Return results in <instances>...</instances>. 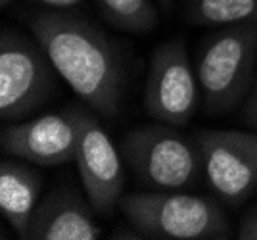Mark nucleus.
Masks as SVG:
<instances>
[{
  "instance_id": "nucleus-2",
  "label": "nucleus",
  "mask_w": 257,
  "mask_h": 240,
  "mask_svg": "<svg viewBox=\"0 0 257 240\" xmlns=\"http://www.w3.org/2000/svg\"><path fill=\"white\" fill-rule=\"evenodd\" d=\"M119 207L128 225L146 238L225 240L232 236L226 211L207 196L154 188L125 194Z\"/></svg>"
},
{
  "instance_id": "nucleus-17",
  "label": "nucleus",
  "mask_w": 257,
  "mask_h": 240,
  "mask_svg": "<svg viewBox=\"0 0 257 240\" xmlns=\"http://www.w3.org/2000/svg\"><path fill=\"white\" fill-rule=\"evenodd\" d=\"M158 2H160L161 6H171L173 4V0H158Z\"/></svg>"
},
{
  "instance_id": "nucleus-4",
  "label": "nucleus",
  "mask_w": 257,
  "mask_h": 240,
  "mask_svg": "<svg viewBox=\"0 0 257 240\" xmlns=\"http://www.w3.org/2000/svg\"><path fill=\"white\" fill-rule=\"evenodd\" d=\"M119 150L142 185L156 190H181L204 175L196 139L184 137L175 125H139L125 133Z\"/></svg>"
},
{
  "instance_id": "nucleus-16",
  "label": "nucleus",
  "mask_w": 257,
  "mask_h": 240,
  "mask_svg": "<svg viewBox=\"0 0 257 240\" xmlns=\"http://www.w3.org/2000/svg\"><path fill=\"white\" fill-rule=\"evenodd\" d=\"M39 2L44 6H50L54 10H65V8H71V6L79 4L81 0H39Z\"/></svg>"
},
{
  "instance_id": "nucleus-7",
  "label": "nucleus",
  "mask_w": 257,
  "mask_h": 240,
  "mask_svg": "<svg viewBox=\"0 0 257 240\" xmlns=\"http://www.w3.org/2000/svg\"><path fill=\"white\" fill-rule=\"evenodd\" d=\"M77 123L75 162L86 200L98 215L109 217L125 196L123 154L100 121L85 108L69 109Z\"/></svg>"
},
{
  "instance_id": "nucleus-11",
  "label": "nucleus",
  "mask_w": 257,
  "mask_h": 240,
  "mask_svg": "<svg viewBox=\"0 0 257 240\" xmlns=\"http://www.w3.org/2000/svg\"><path fill=\"white\" fill-rule=\"evenodd\" d=\"M33 165L12 156L0 164V211L23 240H29L31 221L44 185L43 173Z\"/></svg>"
},
{
  "instance_id": "nucleus-1",
  "label": "nucleus",
  "mask_w": 257,
  "mask_h": 240,
  "mask_svg": "<svg viewBox=\"0 0 257 240\" xmlns=\"http://www.w3.org/2000/svg\"><path fill=\"white\" fill-rule=\"evenodd\" d=\"M33 39L79 98L106 115L123 104V62L113 41L81 16L50 10L27 18Z\"/></svg>"
},
{
  "instance_id": "nucleus-14",
  "label": "nucleus",
  "mask_w": 257,
  "mask_h": 240,
  "mask_svg": "<svg viewBox=\"0 0 257 240\" xmlns=\"http://www.w3.org/2000/svg\"><path fill=\"white\" fill-rule=\"evenodd\" d=\"M236 234L240 240H257V206L249 207L242 215Z\"/></svg>"
},
{
  "instance_id": "nucleus-6",
  "label": "nucleus",
  "mask_w": 257,
  "mask_h": 240,
  "mask_svg": "<svg viewBox=\"0 0 257 240\" xmlns=\"http://www.w3.org/2000/svg\"><path fill=\"white\" fill-rule=\"evenodd\" d=\"M142 102L152 119L175 127L188 125L196 115L202 92L182 39L161 43L154 50Z\"/></svg>"
},
{
  "instance_id": "nucleus-9",
  "label": "nucleus",
  "mask_w": 257,
  "mask_h": 240,
  "mask_svg": "<svg viewBox=\"0 0 257 240\" xmlns=\"http://www.w3.org/2000/svg\"><path fill=\"white\" fill-rule=\"evenodd\" d=\"M2 152L41 167L75 160L77 123L73 113H46L33 119L14 121L0 133Z\"/></svg>"
},
{
  "instance_id": "nucleus-10",
  "label": "nucleus",
  "mask_w": 257,
  "mask_h": 240,
  "mask_svg": "<svg viewBox=\"0 0 257 240\" xmlns=\"http://www.w3.org/2000/svg\"><path fill=\"white\" fill-rule=\"evenodd\" d=\"M94 207L69 188H54L39 202L29 240H98Z\"/></svg>"
},
{
  "instance_id": "nucleus-3",
  "label": "nucleus",
  "mask_w": 257,
  "mask_h": 240,
  "mask_svg": "<svg viewBox=\"0 0 257 240\" xmlns=\"http://www.w3.org/2000/svg\"><path fill=\"white\" fill-rule=\"evenodd\" d=\"M257 22L219 27L198 54V83L207 115H225L247 98L255 81Z\"/></svg>"
},
{
  "instance_id": "nucleus-13",
  "label": "nucleus",
  "mask_w": 257,
  "mask_h": 240,
  "mask_svg": "<svg viewBox=\"0 0 257 240\" xmlns=\"http://www.w3.org/2000/svg\"><path fill=\"white\" fill-rule=\"evenodd\" d=\"M98 4L111 25L128 33H146L160 20L152 0H98Z\"/></svg>"
},
{
  "instance_id": "nucleus-5",
  "label": "nucleus",
  "mask_w": 257,
  "mask_h": 240,
  "mask_svg": "<svg viewBox=\"0 0 257 240\" xmlns=\"http://www.w3.org/2000/svg\"><path fill=\"white\" fill-rule=\"evenodd\" d=\"M52 62L37 39L4 27L0 39V115L22 121L56 92Z\"/></svg>"
},
{
  "instance_id": "nucleus-15",
  "label": "nucleus",
  "mask_w": 257,
  "mask_h": 240,
  "mask_svg": "<svg viewBox=\"0 0 257 240\" xmlns=\"http://www.w3.org/2000/svg\"><path fill=\"white\" fill-rule=\"evenodd\" d=\"M242 117H244V121L249 127L257 129V75L253 85H251V90H249V94H247L246 98V106L242 109Z\"/></svg>"
},
{
  "instance_id": "nucleus-12",
  "label": "nucleus",
  "mask_w": 257,
  "mask_h": 240,
  "mask_svg": "<svg viewBox=\"0 0 257 240\" xmlns=\"http://www.w3.org/2000/svg\"><path fill=\"white\" fill-rule=\"evenodd\" d=\"M186 20L194 25L226 27L257 22V0H186Z\"/></svg>"
},
{
  "instance_id": "nucleus-8",
  "label": "nucleus",
  "mask_w": 257,
  "mask_h": 240,
  "mask_svg": "<svg viewBox=\"0 0 257 240\" xmlns=\"http://www.w3.org/2000/svg\"><path fill=\"white\" fill-rule=\"evenodd\" d=\"M207 185L226 204H244L257 190V131H200Z\"/></svg>"
},
{
  "instance_id": "nucleus-18",
  "label": "nucleus",
  "mask_w": 257,
  "mask_h": 240,
  "mask_svg": "<svg viewBox=\"0 0 257 240\" xmlns=\"http://www.w3.org/2000/svg\"><path fill=\"white\" fill-rule=\"evenodd\" d=\"M8 2H10V0H2V4H8Z\"/></svg>"
}]
</instances>
